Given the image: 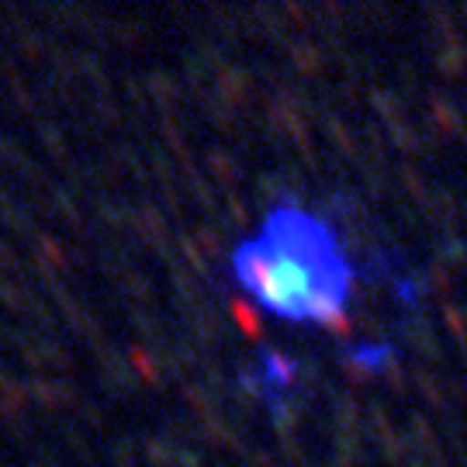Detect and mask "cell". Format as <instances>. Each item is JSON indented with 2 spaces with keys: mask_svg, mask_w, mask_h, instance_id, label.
<instances>
[{
  "mask_svg": "<svg viewBox=\"0 0 467 467\" xmlns=\"http://www.w3.org/2000/svg\"><path fill=\"white\" fill-rule=\"evenodd\" d=\"M239 291L284 322H333L350 298V264L322 218L274 208L229 256Z\"/></svg>",
  "mask_w": 467,
  "mask_h": 467,
  "instance_id": "6da1fadb",
  "label": "cell"
}]
</instances>
